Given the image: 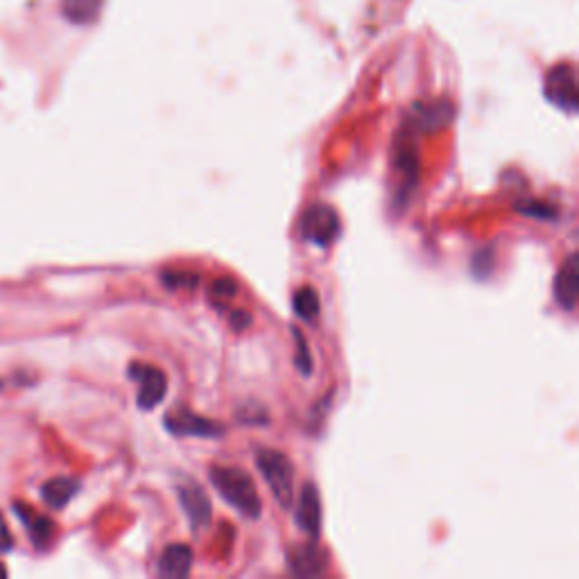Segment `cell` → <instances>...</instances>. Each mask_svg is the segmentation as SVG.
I'll return each mask as SVG.
<instances>
[{
	"label": "cell",
	"instance_id": "obj_1",
	"mask_svg": "<svg viewBox=\"0 0 579 579\" xmlns=\"http://www.w3.org/2000/svg\"><path fill=\"white\" fill-rule=\"evenodd\" d=\"M209 478L211 485L218 489V494L227 500L233 509H238V512L247 518L261 516V496H258L252 475L247 471L233 469V466H213Z\"/></svg>",
	"mask_w": 579,
	"mask_h": 579
},
{
	"label": "cell",
	"instance_id": "obj_2",
	"mask_svg": "<svg viewBox=\"0 0 579 579\" xmlns=\"http://www.w3.org/2000/svg\"><path fill=\"white\" fill-rule=\"evenodd\" d=\"M256 466L267 482V487L272 489L276 503L281 505V509H290L292 480H295L292 462L279 451H261L256 455Z\"/></svg>",
	"mask_w": 579,
	"mask_h": 579
},
{
	"label": "cell",
	"instance_id": "obj_3",
	"mask_svg": "<svg viewBox=\"0 0 579 579\" xmlns=\"http://www.w3.org/2000/svg\"><path fill=\"white\" fill-rule=\"evenodd\" d=\"M340 231V215L328 204H313L301 218V236H304L306 243L319 249L331 247L340 238Z\"/></svg>",
	"mask_w": 579,
	"mask_h": 579
},
{
	"label": "cell",
	"instance_id": "obj_4",
	"mask_svg": "<svg viewBox=\"0 0 579 579\" xmlns=\"http://www.w3.org/2000/svg\"><path fill=\"white\" fill-rule=\"evenodd\" d=\"M127 374L138 385V408L141 410L157 408L168 392L166 374L152 365H141V362H134V365L127 369Z\"/></svg>",
	"mask_w": 579,
	"mask_h": 579
},
{
	"label": "cell",
	"instance_id": "obj_5",
	"mask_svg": "<svg viewBox=\"0 0 579 579\" xmlns=\"http://www.w3.org/2000/svg\"><path fill=\"white\" fill-rule=\"evenodd\" d=\"M177 498L179 505L184 507L190 525H193V532L206 530V527L211 525L213 518L211 498L197 482H193L190 478H181V482L177 485Z\"/></svg>",
	"mask_w": 579,
	"mask_h": 579
},
{
	"label": "cell",
	"instance_id": "obj_6",
	"mask_svg": "<svg viewBox=\"0 0 579 579\" xmlns=\"http://www.w3.org/2000/svg\"><path fill=\"white\" fill-rule=\"evenodd\" d=\"M166 428L177 437H202V439L222 437V432H224L220 423L200 417V414L190 412L188 408L170 412L166 417Z\"/></svg>",
	"mask_w": 579,
	"mask_h": 579
},
{
	"label": "cell",
	"instance_id": "obj_7",
	"mask_svg": "<svg viewBox=\"0 0 579 579\" xmlns=\"http://www.w3.org/2000/svg\"><path fill=\"white\" fill-rule=\"evenodd\" d=\"M552 295H555V301L566 310V313H573V310L577 308V297H579V256L577 254H570L564 261V265L559 267L555 283H552Z\"/></svg>",
	"mask_w": 579,
	"mask_h": 579
},
{
	"label": "cell",
	"instance_id": "obj_8",
	"mask_svg": "<svg viewBox=\"0 0 579 579\" xmlns=\"http://www.w3.org/2000/svg\"><path fill=\"white\" fill-rule=\"evenodd\" d=\"M295 516L299 530L315 541L322 532V500H319V491L313 482H306L301 489Z\"/></svg>",
	"mask_w": 579,
	"mask_h": 579
},
{
	"label": "cell",
	"instance_id": "obj_9",
	"mask_svg": "<svg viewBox=\"0 0 579 579\" xmlns=\"http://www.w3.org/2000/svg\"><path fill=\"white\" fill-rule=\"evenodd\" d=\"M399 154H396L394 166L401 172V186L399 193H396V202H410L408 197L414 193V188L419 186V154L414 150V145L410 141L401 138L399 143Z\"/></svg>",
	"mask_w": 579,
	"mask_h": 579
},
{
	"label": "cell",
	"instance_id": "obj_10",
	"mask_svg": "<svg viewBox=\"0 0 579 579\" xmlns=\"http://www.w3.org/2000/svg\"><path fill=\"white\" fill-rule=\"evenodd\" d=\"M326 566V552L317 548L315 543H306V546L295 548L288 555V568L295 577H319L324 575Z\"/></svg>",
	"mask_w": 579,
	"mask_h": 579
},
{
	"label": "cell",
	"instance_id": "obj_11",
	"mask_svg": "<svg viewBox=\"0 0 579 579\" xmlns=\"http://www.w3.org/2000/svg\"><path fill=\"white\" fill-rule=\"evenodd\" d=\"M190 568H193V550L184 543H172L166 550L161 552L159 564H157V573L161 577H188Z\"/></svg>",
	"mask_w": 579,
	"mask_h": 579
},
{
	"label": "cell",
	"instance_id": "obj_12",
	"mask_svg": "<svg viewBox=\"0 0 579 579\" xmlns=\"http://www.w3.org/2000/svg\"><path fill=\"white\" fill-rule=\"evenodd\" d=\"M16 514H19V518L23 521L25 530L30 532V539H32L34 546L46 548L50 539H53V530H55L53 521H50V518H46V516L37 514V512H32L30 507H25L21 503H16Z\"/></svg>",
	"mask_w": 579,
	"mask_h": 579
},
{
	"label": "cell",
	"instance_id": "obj_13",
	"mask_svg": "<svg viewBox=\"0 0 579 579\" xmlns=\"http://www.w3.org/2000/svg\"><path fill=\"white\" fill-rule=\"evenodd\" d=\"M548 95L550 100L566 111L577 109V91H575V77L570 71H555L548 80Z\"/></svg>",
	"mask_w": 579,
	"mask_h": 579
},
{
	"label": "cell",
	"instance_id": "obj_14",
	"mask_svg": "<svg viewBox=\"0 0 579 579\" xmlns=\"http://www.w3.org/2000/svg\"><path fill=\"white\" fill-rule=\"evenodd\" d=\"M80 491V482L73 478H53L41 487V498L46 500L48 507L64 509Z\"/></svg>",
	"mask_w": 579,
	"mask_h": 579
},
{
	"label": "cell",
	"instance_id": "obj_15",
	"mask_svg": "<svg viewBox=\"0 0 579 579\" xmlns=\"http://www.w3.org/2000/svg\"><path fill=\"white\" fill-rule=\"evenodd\" d=\"M292 306H295V315L299 319H304V322H315L319 317V310H322V301H319V295L315 288H310V285H304V288H299L295 292V297H292Z\"/></svg>",
	"mask_w": 579,
	"mask_h": 579
},
{
	"label": "cell",
	"instance_id": "obj_16",
	"mask_svg": "<svg viewBox=\"0 0 579 579\" xmlns=\"http://www.w3.org/2000/svg\"><path fill=\"white\" fill-rule=\"evenodd\" d=\"M100 10V0H62V12L71 23H91Z\"/></svg>",
	"mask_w": 579,
	"mask_h": 579
},
{
	"label": "cell",
	"instance_id": "obj_17",
	"mask_svg": "<svg viewBox=\"0 0 579 579\" xmlns=\"http://www.w3.org/2000/svg\"><path fill=\"white\" fill-rule=\"evenodd\" d=\"M292 337H295V342H297L295 367L299 369L301 376H313V356H310V347H308L304 333H301L299 328H292Z\"/></svg>",
	"mask_w": 579,
	"mask_h": 579
},
{
	"label": "cell",
	"instance_id": "obj_18",
	"mask_svg": "<svg viewBox=\"0 0 579 579\" xmlns=\"http://www.w3.org/2000/svg\"><path fill=\"white\" fill-rule=\"evenodd\" d=\"M518 211L530 215L534 220H555L557 218V206H550L546 202H525L516 206Z\"/></svg>",
	"mask_w": 579,
	"mask_h": 579
},
{
	"label": "cell",
	"instance_id": "obj_19",
	"mask_svg": "<svg viewBox=\"0 0 579 579\" xmlns=\"http://www.w3.org/2000/svg\"><path fill=\"white\" fill-rule=\"evenodd\" d=\"M236 292H238L236 281L227 279V276H224V279H218L211 285L209 295H211L213 301H218V304H224V301H229V299L236 297Z\"/></svg>",
	"mask_w": 579,
	"mask_h": 579
},
{
	"label": "cell",
	"instance_id": "obj_20",
	"mask_svg": "<svg viewBox=\"0 0 579 579\" xmlns=\"http://www.w3.org/2000/svg\"><path fill=\"white\" fill-rule=\"evenodd\" d=\"M161 281L168 285L170 290H177L179 285L181 288H195L197 283H200V276L193 274V272H166V274H161Z\"/></svg>",
	"mask_w": 579,
	"mask_h": 579
},
{
	"label": "cell",
	"instance_id": "obj_21",
	"mask_svg": "<svg viewBox=\"0 0 579 579\" xmlns=\"http://www.w3.org/2000/svg\"><path fill=\"white\" fill-rule=\"evenodd\" d=\"M231 326H233V331H247V328L252 326V315H249L247 310L236 308L231 313Z\"/></svg>",
	"mask_w": 579,
	"mask_h": 579
},
{
	"label": "cell",
	"instance_id": "obj_22",
	"mask_svg": "<svg viewBox=\"0 0 579 579\" xmlns=\"http://www.w3.org/2000/svg\"><path fill=\"white\" fill-rule=\"evenodd\" d=\"M14 548L12 534L7 530V525L3 521V514H0V552H10Z\"/></svg>",
	"mask_w": 579,
	"mask_h": 579
}]
</instances>
